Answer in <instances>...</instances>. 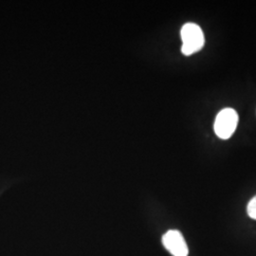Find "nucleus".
Here are the masks:
<instances>
[{
	"instance_id": "f257e3e1",
	"label": "nucleus",
	"mask_w": 256,
	"mask_h": 256,
	"mask_svg": "<svg viewBox=\"0 0 256 256\" xmlns=\"http://www.w3.org/2000/svg\"><path fill=\"white\" fill-rule=\"evenodd\" d=\"M180 36L183 42L182 52L186 56L200 52L205 45V37L202 28L194 23H187L183 25Z\"/></svg>"
},
{
	"instance_id": "f03ea898",
	"label": "nucleus",
	"mask_w": 256,
	"mask_h": 256,
	"mask_svg": "<svg viewBox=\"0 0 256 256\" xmlns=\"http://www.w3.org/2000/svg\"><path fill=\"white\" fill-rule=\"evenodd\" d=\"M238 124V114L232 108H224L218 114L214 122V132L222 140H228L234 133Z\"/></svg>"
},
{
	"instance_id": "7ed1b4c3",
	"label": "nucleus",
	"mask_w": 256,
	"mask_h": 256,
	"mask_svg": "<svg viewBox=\"0 0 256 256\" xmlns=\"http://www.w3.org/2000/svg\"><path fill=\"white\" fill-rule=\"evenodd\" d=\"M162 243L172 256H188V246L180 232L176 230H168L162 236Z\"/></svg>"
},
{
	"instance_id": "20e7f679",
	"label": "nucleus",
	"mask_w": 256,
	"mask_h": 256,
	"mask_svg": "<svg viewBox=\"0 0 256 256\" xmlns=\"http://www.w3.org/2000/svg\"><path fill=\"white\" fill-rule=\"evenodd\" d=\"M248 214L250 218L256 220V196L248 202L247 208Z\"/></svg>"
}]
</instances>
